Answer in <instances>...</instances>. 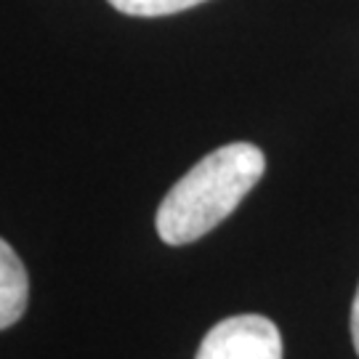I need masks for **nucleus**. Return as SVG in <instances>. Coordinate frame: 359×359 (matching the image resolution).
Masks as SVG:
<instances>
[{
    "mask_svg": "<svg viewBox=\"0 0 359 359\" xmlns=\"http://www.w3.org/2000/svg\"><path fill=\"white\" fill-rule=\"evenodd\" d=\"M205 0H109V6L128 16H170L194 8Z\"/></svg>",
    "mask_w": 359,
    "mask_h": 359,
    "instance_id": "4",
    "label": "nucleus"
},
{
    "mask_svg": "<svg viewBox=\"0 0 359 359\" xmlns=\"http://www.w3.org/2000/svg\"><path fill=\"white\" fill-rule=\"evenodd\" d=\"M351 341H354V348L359 354V287L354 295V304H351Z\"/></svg>",
    "mask_w": 359,
    "mask_h": 359,
    "instance_id": "5",
    "label": "nucleus"
},
{
    "mask_svg": "<svg viewBox=\"0 0 359 359\" xmlns=\"http://www.w3.org/2000/svg\"><path fill=\"white\" fill-rule=\"evenodd\" d=\"M266 170L256 144L218 147L173 184L157 208V234L168 245H189L234 213Z\"/></svg>",
    "mask_w": 359,
    "mask_h": 359,
    "instance_id": "1",
    "label": "nucleus"
},
{
    "mask_svg": "<svg viewBox=\"0 0 359 359\" xmlns=\"http://www.w3.org/2000/svg\"><path fill=\"white\" fill-rule=\"evenodd\" d=\"M29 301V277L11 245L0 237V330L22 320Z\"/></svg>",
    "mask_w": 359,
    "mask_h": 359,
    "instance_id": "3",
    "label": "nucleus"
},
{
    "mask_svg": "<svg viewBox=\"0 0 359 359\" xmlns=\"http://www.w3.org/2000/svg\"><path fill=\"white\" fill-rule=\"evenodd\" d=\"M194 359H283V335L261 314L226 317L208 330Z\"/></svg>",
    "mask_w": 359,
    "mask_h": 359,
    "instance_id": "2",
    "label": "nucleus"
}]
</instances>
